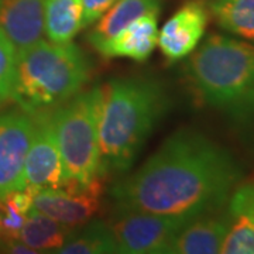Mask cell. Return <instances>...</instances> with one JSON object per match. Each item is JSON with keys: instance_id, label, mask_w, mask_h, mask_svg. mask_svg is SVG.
<instances>
[{"instance_id": "cell-5", "label": "cell", "mask_w": 254, "mask_h": 254, "mask_svg": "<svg viewBox=\"0 0 254 254\" xmlns=\"http://www.w3.org/2000/svg\"><path fill=\"white\" fill-rule=\"evenodd\" d=\"M100 86L75 95L48 118L69 181L88 185L99 175Z\"/></svg>"}, {"instance_id": "cell-6", "label": "cell", "mask_w": 254, "mask_h": 254, "mask_svg": "<svg viewBox=\"0 0 254 254\" xmlns=\"http://www.w3.org/2000/svg\"><path fill=\"white\" fill-rule=\"evenodd\" d=\"M188 222L190 220L148 212L115 209L108 225L118 253L167 254L174 237Z\"/></svg>"}, {"instance_id": "cell-9", "label": "cell", "mask_w": 254, "mask_h": 254, "mask_svg": "<svg viewBox=\"0 0 254 254\" xmlns=\"http://www.w3.org/2000/svg\"><path fill=\"white\" fill-rule=\"evenodd\" d=\"M36 120L24 110L0 113V196L23 190L21 180Z\"/></svg>"}, {"instance_id": "cell-11", "label": "cell", "mask_w": 254, "mask_h": 254, "mask_svg": "<svg viewBox=\"0 0 254 254\" xmlns=\"http://www.w3.org/2000/svg\"><path fill=\"white\" fill-rule=\"evenodd\" d=\"M229 230V215L225 208L192 219L174 237L167 254L220 253Z\"/></svg>"}, {"instance_id": "cell-8", "label": "cell", "mask_w": 254, "mask_h": 254, "mask_svg": "<svg viewBox=\"0 0 254 254\" xmlns=\"http://www.w3.org/2000/svg\"><path fill=\"white\" fill-rule=\"evenodd\" d=\"M31 116L36 120V128L24 163L21 180L23 190L60 188L71 184L55 140L48 112Z\"/></svg>"}, {"instance_id": "cell-10", "label": "cell", "mask_w": 254, "mask_h": 254, "mask_svg": "<svg viewBox=\"0 0 254 254\" xmlns=\"http://www.w3.org/2000/svg\"><path fill=\"white\" fill-rule=\"evenodd\" d=\"M208 10L198 0L182 4L158 31V44L165 60L178 63L190 57L199 46L208 26Z\"/></svg>"}, {"instance_id": "cell-4", "label": "cell", "mask_w": 254, "mask_h": 254, "mask_svg": "<svg viewBox=\"0 0 254 254\" xmlns=\"http://www.w3.org/2000/svg\"><path fill=\"white\" fill-rule=\"evenodd\" d=\"M89 76L91 64L79 47L41 38L17 50L11 99L28 115L47 113L78 95Z\"/></svg>"}, {"instance_id": "cell-16", "label": "cell", "mask_w": 254, "mask_h": 254, "mask_svg": "<svg viewBox=\"0 0 254 254\" xmlns=\"http://www.w3.org/2000/svg\"><path fill=\"white\" fill-rule=\"evenodd\" d=\"M72 230L36 209H31L20 230L18 240L36 253H57Z\"/></svg>"}, {"instance_id": "cell-3", "label": "cell", "mask_w": 254, "mask_h": 254, "mask_svg": "<svg viewBox=\"0 0 254 254\" xmlns=\"http://www.w3.org/2000/svg\"><path fill=\"white\" fill-rule=\"evenodd\" d=\"M185 75L200 103L254 131L253 44L212 34L192 53Z\"/></svg>"}, {"instance_id": "cell-1", "label": "cell", "mask_w": 254, "mask_h": 254, "mask_svg": "<svg viewBox=\"0 0 254 254\" xmlns=\"http://www.w3.org/2000/svg\"><path fill=\"white\" fill-rule=\"evenodd\" d=\"M242 177L240 164L225 147L181 128L109 192L116 210L192 220L225 208Z\"/></svg>"}, {"instance_id": "cell-7", "label": "cell", "mask_w": 254, "mask_h": 254, "mask_svg": "<svg viewBox=\"0 0 254 254\" xmlns=\"http://www.w3.org/2000/svg\"><path fill=\"white\" fill-rule=\"evenodd\" d=\"M33 192V209L71 229L91 222L100 210L105 192L103 177L88 185L68 184L60 188H40Z\"/></svg>"}, {"instance_id": "cell-19", "label": "cell", "mask_w": 254, "mask_h": 254, "mask_svg": "<svg viewBox=\"0 0 254 254\" xmlns=\"http://www.w3.org/2000/svg\"><path fill=\"white\" fill-rule=\"evenodd\" d=\"M209 7L225 31L254 43V0H212Z\"/></svg>"}, {"instance_id": "cell-15", "label": "cell", "mask_w": 254, "mask_h": 254, "mask_svg": "<svg viewBox=\"0 0 254 254\" xmlns=\"http://www.w3.org/2000/svg\"><path fill=\"white\" fill-rule=\"evenodd\" d=\"M160 13V0H116L88 34V43L95 50L116 36L120 30L147 13Z\"/></svg>"}, {"instance_id": "cell-12", "label": "cell", "mask_w": 254, "mask_h": 254, "mask_svg": "<svg viewBox=\"0 0 254 254\" xmlns=\"http://www.w3.org/2000/svg\"><path fill=\"white\" fill-rule=\"evenodd\" d=\"M158 14L153 11L138 17L96 51L105 58H128L144 63L158 44Z\"/></svg>"}, {"instance_id": "cell-14", "label": "cell", "mask_w": 254, "mask_h": 254, "mask_svg": "<svg viewBox=\"0 0 254 254\" xmlns=\"http://www.w3.org/2000/svg\"><path fill=\"white\" fill-rule=\"evenodd\" d=\"M226 210L229 230L220 253L254 254V182L237 185Z\"/></svg>"}, {"instance_id": "cell-21", "label": "cell", "mask_w": 254, "mask_h": 254, "mask_svg": "<svg viewBox=\"0 0 254 254\" xmlns=\"http://www.w3.org/2000/svg\"><path fill=\"white\" fill-rule=\"evenodd\" d=\"M16 54V47L3 31H0V105L13 98Z\"/></svg>"}, {"instance_id": "cell-22", "label": "cell", "mask_w": 254, "mask_h": 254, "mask_svg": "<svg viewBox=\"0 0 254 254\" xmlns=\"http://www.w3.org/2000/svg\"><path fill=\"white\" fill-rule=\"evenodd\" d=\"M116 0H82L83 7V28L91 27L113 6Z\"/></svg>"}, {"instance_id": "cell-18", "label": "cell", "mask_w": 254, "mask_h": 254, "mask_svg": "<svg viewBox=\"0 0 254 254\" xmlns=\"http://www.w3.org/2000/svg\"><path fill=\"white\" fill-rule=\"evenodd\" d=\"M57 253L110 254L118 253V250L109 225L92 219L91 222L73 229L68 240Z\"/></svg>"}, {"instance_id": "cell-17", "label": "cell", "mask_w": 254, "mask_h": 254, "mask_svg": "<svg viewBox=\"0 0 254 254\" xmlns=\"http://www.w3.org/2000/svg\"><path fill=\"white\" fill-rule=\"evenodd\" d=\"M82 0H46L44 34L50 41L71 43L83 26Z\"/></svg>"}, {"instance_id": "cell-2", "label": "cell", "mask_w": 254, "mask_h": 254, "mask_svg": "<svg viewBox=\"0 0 254 254\" xmlns=\"http://www.w3.org/2000/svg\"><path fill=\"white\" fill-rule=\"evenodd\" d=\"M100 177H120L167 115L171 99L160 81L150 76L115 78L100 86Z\"/></svg>"}, {"instance_id": "cell-20", "label": "cell", "mask_w": 254, "mask_h": 254, "mask_svg": "<svg viewBox=\"0 0 254 254\" xmlns=\"http://www.w3.org/2000/svg\"><path fill=\"white\" fill-rule=\"evenodd\" d=\"M31 209V190H13L0 196V242L18 239L20 230Z\"/></svg>"}, {"instance_id": "cell-13", "label": "cell", "mask_w": 254, "mask_h": 254, "mask_svg": "<svg viewBox=\"0 0 254 254\" xmlns=\"http://www.w3.org/2000/svg\"><path fill=\"white\" fill-rule=\"evenodd\" d=\"M46 0H0V31L16 50L24 48L44 36Z\"/></svg>"}]
</instances>
